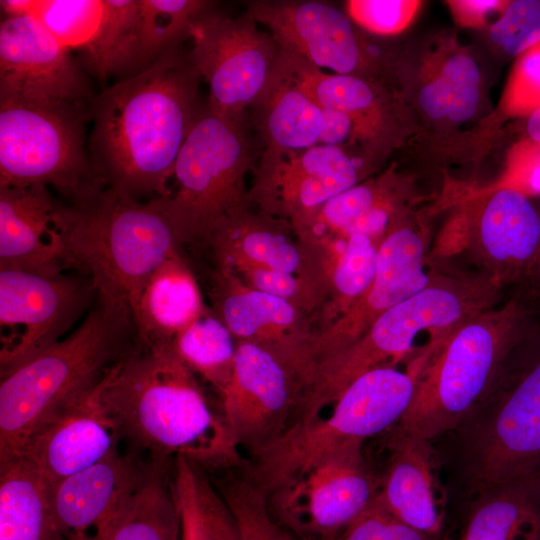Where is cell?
<instances>
[{
  "mask_svg": "<svg viewBox=\"0 0 540 540\" xmlns=\"http://www.w3.org/2000/svg\"><path fill=\"white\" fill-rule=\"evenodd\" d=\"M200 80L181 45L93 97L89 152L105 188L140 201L168 194L175 161L199 110Z\"/></svg>",
  "mask_w": 540,
  "mask_h": 540,
  "instance_id": "1",
  "label": "cell"
},
{
  "mask_svg": "<svg viewBox=\"0 0 540 540\" xmlns=\"http://www.w3.org/2000/svg\"><path fill=\"white\" fill-rule=\"evenodd\" d=\"M102 400L121 438L150 458L182 456L210 470L248 466L223 414L168 344L139 341L110 370Z\"/></svg>",
  "mask_w": 540,
  "mask_h": 540,
  "instance_id": "2",
  "label": "cell"
},
{
  "mask_svg": "<svg viewBox=\"0 0 540 540\" xmlns=\"http://www.w3.org/2000/svg\"><path fill=\"white\" fill-rule=\"evenodd\" d=\"M430 443L459 503L540 468V317L528 316L484 395Z\"/></svg>",
  "mask_w": 540,
  "mask_h": 540,
  "instance_id": "3",
  "label": "cell"
},
{
  "mask_svg": "<svg viewBox=\"0 0 540 540\" xmlns=\"http://www.w3.org/2000/svg\"><path fill=\"white\" fill-rule=\"evenodd\" d=\"M65 268L87 278L97 300L132 314L150 274L178 254L182 241L159 200L140 201L110 188L58 203L53 215Z\"/></svg>",
  "mask_w": 540,
  "mask_h": 540,
  "instance_id": "4",
  "label": "cell"
},
{
  "mask_svg": "<svg viewBox=\"0 0 540 540\" xmlns=\"http://www.w3.org/2000/svg\"><path fill=\"white\" fill-rule=\"evenodd\" d=\"M132 314L102 302L69 336L1 373L0 463L132 350Z\"/></svg>",
  "mask_w": 540,
  "mask_h": 540,
  "instance_id": "5",
  "label": "cell"
},
{
  "mask_svg": "<svg viewBox=\"0 0 540 540\" xmlns=\"http://www.w3.org/2000/svg\"><path fill=\"white\" fill-rule=\"evenodd\" d=\"M499 289L479 274L433 275L430 284L381 314L353 344L316 364L296 421L309 420L333 404L359 376L391 366L412 348L416 336L432 333L429 350L458 327L496 304Z\"/></svg>",
  "mask_w": 540,
  "mask_h": 540,
  "instance_id": "6",
  "label": "cell"
},
{
  "mask_svg": "<svg viewBox=\"0 0 540 540\" xmlns=\"http://www.w3.org/2000/svg\"><path fill=\"white\" fill-rule=\"evenodd\" d=\"M423 369L381 366L355 379L333 403L329 415L293 423L263 448L244 475L267 496L294 475L338 451L363 446L366 439L396 425L409 408Z\"/></svg>",
  "mask_w": 540,
  "mask_h": 540,
  "instance_id": "7",
  "label": "cell"
},
{
  "mask_svg": "<svg viewBox=\"0 0 540 540\" xmlns=\"http://www.w3.org/2000/svg\"><path fill=\"white\" fill-rule=\"evenodd\" d=\"M529 315L511 298L458 327L427 361L395 426L428 442L454 429L488 389Z\"/></svg>",
  "mask_w": 540,
  "mask_h": 540,
  "instance_id": "8",
  "label": "cell"
},
{
  "mask_svg": "<svg viewBox=\"0 0 540 540\" xmlns=\"http://www.w3.org/2000/svg\"><path fill=\"white\" fill-rule=\"evenodd\" d=\"M251 161L244 121L199 108L173 167L174 188L157 198L182 241L208 237L244 209Z\"/></svg>",
  "mask_w": 540,
  "mask_h": 540,
  "instance_id": "9",
  "label": "cell"
},
{
  "mask_svg": "<svg viewBox=\"0 0 540 540\" xmlns=\"http://www.w3.org/2000/svg\"><path fill=\"white\" fill-rule=\"evenodd\" d=\"M89 119L90 105L0 103V188L51 186L69 203L103 190L86 140Z\"/></svg>",
  "mask_w": 540,
  "mask_h": 540,
  "instance_id": "10",
  "label": "cell"
},
{
  "mask_svg": "<svg viewBox=\"0 0 540 540\" xmlns=\"http://www.w3.org/2000/svg\"><path fill=\"white\" fill-rule=\"evenodd\" d=\"M215 7L193 21L189 58L208 84L207 107L221 117L244 121L246 109L268 82L280 48L246 13L231 17Z\"/></svg>",
  "mask_w": 540,
  "mask_h": 540,
  "instance_id": "11",
  "label": "cell"
},
{
  "mask_svg": "<svg viewBox=\"0 0 540 540\" xmlns=\"http://www.w3.org/2000/svg\"><path fill=\"white\" fill-rule=\"evenodd\" d=\"M379 477L353 446L294 475L266 496L273 517L301 540H335L379 490Z\"/></svg>",
  "mask_w": 540,
  "mask_h": 540,
  "instance_id": "12",
  "label": "cell"
},
{
  "mask_svg": "<svg viewBox=\"0 0 540 540\" xmlns=\"http://www.w3.org/2000/svg\"><path fill=\"white\" fill-rule=\"evenodd\" d=\"M303 372L282 354L256 342L236 346L221 412L239 448L252 458L295 421L307 389Z\"/></svg>",
  "mask_w": 540,
  "mask_h": 540,
  "instance_id": "13",
  "label": "cell"
},
{
  "mask_svg": "<svg viewBox=\"0 0 540 540\" xmlns=\"http://www.w3.org/2000/svg\"><path fill=\"white\" fill-rule=\"evenodd\" d=\"M82 66L33 15L0 24V103L89 106Z\"/></svg>",
  "mask_w": 540,
  "mask_h": 540,
  "instance_id": "14",
  "label": "cell"
},
{
  "mask_svg": "<svg viewBox=\"0 0 540 540\" xmlns=\"http://www.w3.org/2000/svg\"><path fill=\"white\" fill-rule=\"evenodd\" d=\"M92 296V284L83 276L0 269L1 328L22 329L1 349V373L61 340Z\"/></svg>",
  "mask_w": 540,
  "mask_h": 540,
  "instance_id": "15",
  "label": "cell"
},
{
  "mask_svg": "<svg viewBox=\"0 0 540 540\" xmlns=\"http://www.w3.org/2000/svg\"><path fill=\"white\" fill-rule=\"evenodd\" d=\"M424 255L422 236L408 226L391 231L382 240L370 286L308 347L315 366L349 347L381 314L430 284L433 275L424 271Z\"/></svg>",
  "mask_w": 540,
  "mask_h": 540,
  "instance_id": "16",
  "label": "cell"
},
{
  "mask_svg": "<svg viewBox=\"0 0 540 540\" xmlns=\"http://www.w3.org/2000/svg\"><path fill=\"white\" fill-rule=\"evenodd\" d=\"M245 13L265 26L279 48L334 74L355 75L365 52L349 16L324 1L256 0Z\"/></svg>",
  "mask_w": 540,
  "mask_h": 540,
  "instance_id": "17",
  "label": "cell"
},
{
  "mask_svg": "<svg viewBox=\"0 0 540 540\" xmlns=\"http://www.w3.org/2000/svg\"><path fill=\"white\" fill-rule=\"evenodd\" d=\"M109 372L40 428L24 447L21 456L48 486L119 450V429L102 400Z\"/></svg>",
  "mask_w": 540,
  "mask_h": 540,
  "instance_id": "18",
  "label": "cell"
},
{
  "mask_svg": "<svg viewBox=\"0 0 540 540\" xmlns=\"http://www.w3.org/2000/svg\"><path fill=\"white\" fill-rule=\"evenodd\" d=\"M362 162L344 146L317 144L287 153H261L254 195L268 211L292 219L355 186Z\"/></svg>",
  "mask_w": 540,
  "mask_h": 540,
  "instance_id": "19",
  "label": "cell"
},
{
  "mask_svg": "<svg viewBox=\"0 0 540 540\" xmlns=\"http://www.w3.org/2000/svg\"><path fill=\"white\" fill-rule=\"evenodd\" d=\"M146 463L113 452L98 463L48 486L55 520L66 540H102L138 487Z\"/></svg>",
  "mask_w": 540,
  "mask_h": 540,
  "instance_id": "20",
  "label": "cell"
},
{
  "mask_svg": "<svg viewBox=\"0 0 540 540\" xmlns=\"http://www.w3.org/2000/svg\"><path fill=\"white\" fill-rule=\"evenodd\" d=\"M467 249L480 276L499 290L514 286L540 251V215L522 191L504 187L486 203Z\"/></svg>",
  "mask_w": 540,
  "mask_h": 540,
  "instance_id": "21",
  "label": "cell"
},
{
  "mask_svg": "<svg viewBox=\"0 0 540 540\" xmlns=\"http://www.w3.org/2000/svg\"><path fill=\"white\" fill-rule=\"evenodd\" d=\"M57 205L44 185L0 188V269L62 273V244L52 224Z\"/></svg>",
  "mask_w": 540,
  "mask_h": 540,
  "instance_id": "22",
  "label": "cell"
},
{
  "mask_svg": "<svg viewBox=\"0 0 540 540\" xmlns=\"http://www.w3.org/2000/svg\"><path fill=\"white\" fill-rule=\"evenodd\" d=\"M389 458L379 477L378 496L406 525L437 537L444 512L435 496V456L430 442L410 436L395 425L389 429Z\"/></svg>",
  "mask_w": 540,
  "mask_h": 540,
  "instance_id": "23",
  "label": "cell"
},
{
  "mask_svg": "<svg viewBox=\"0 0 540 540\" xmlns=\"http://www.w3.org/2000/svg\"><path fill=\"white\" fill-rule=\"evenodd\" d=\"M250 109L263 142L262 153L287 154L319 144L322 107L301 85L281 48L268 82Z\"/></svg>",
  "mask_w": 540,
  "mask_h": 540,
  "instance_id": "24",
  "label": "cell"
},
{
  "mask_svg": "<svg viewBox=\"0 0 540 540\" xmlns=\"http://www.w3.org/2000/svg\"><path fill=\"white\" fill-rule=\"evenodd\" d=\"M202 314L196 281L177 254L160 264L146 280L133 322L140 342L163 345L170 344Z\"/></svg>",
  "mask_w": 540,
  "mask_h": 540,
  "instance_id": "25",
  "label": "cell"
},
{
  "mask_svg": "<svg viewBox=\"0 0 540 540\" xmlns=\"http://www.w3.org/2000/svg\"><path fill=\"white\" fill-rule=\"evenodd\" d=\"M460 540H540V468L465 503Z\"/></svg>",
  "mask_w": 540,
  "mask_h": 540,
  "instance_id": "26",
  "label": "cell"
},
{
  "mask_svg": "<svg viewBox=\"0 0 540 540\" xmlns=\"http://www.w3.org/2000/svg\"><path fill=\"white\" fill-rule=\"evenodd\" d=\"M0 540H66L50 506L48 485L21 455L0 463Z\"/></svg>",
  "mask_w": 540,
  "mask_h": 540,
  "instance_id": "27",
  "label": "cell"
},
{
  "mask_svg": "<svg viewBox=\"0 0 540 540\" xmlns=\"http://www.w3.org/2000/svg\"><path fill=\"white\" fill-rule=\"evenodd\" d=\"M169 459L150 458L138 487L102 540H180V515Z\"/></svg>",
  "mask_w": 540,
  "mask_h": 540,
  "instance_id": "28",
  "label": "cell"
},
{
  "mask_svg": "<svg viewBox=\"0 0 540 540\" xmlns=\"http://www.w3.org/2000/svg\"><path fill=\"white\" fill-rule=\"evenodd\" d=\"M80 53L84 69L102 83L141 71L139 0H104L100 25Z\"/></svg>",
  "mask_w": 540,
  "mask_h": 540,
  "instance_id": "29",
  "label": "cell"
},
{
  "mask_svg": "<svg viewBox=\"0 0 540 540\" xmlns=\"http://www.w3.org/2000/svg\"><path fill=\"white\" fill-rule=\"evenodd\" d=\"M173 463L180 540H241L232 513L205 469L182 456Z\"/></svg>",
  "mask_w": 540,
  "mask_h": 540,
  "instance_id": "30",
  "label": "cell"
},
{
  "mask_svg": "<svg viewBox=\"0 0 540 540\" xmlns=\"http://www.w3.org/2000/svg\"><path fill=\"white\" fill-rule=\"evenodd\" d=\"M193 373L200 374L221 393L227 385L236 347L228 328L213 317H200L168 344Z\"/></svg>",
  "mask_w": 540,
  "mask_h": 540,
  "instance_id": "31",
  "label": "cell"
},
{
  "mask_svg": "<svg viewBox=\"0 0 540 540\" xmlns=\"http://www.w3.org/2000/svg\"><path fill=\"white\" fill-rule=\"evenodd\" d=\"M479 87L476 62L466 54H455L445 62L438 77L423 86L418 101L431 118L463 122L475 114Z\"/></svg>",
  "mask_w": 540,
  "mask_h": 540,
  "instance_id": "32",
  "label": "cell"
},
{
  "mask_svg": "<svg viewBox=\"0 0 540 540\" xmlns=\"http://www.w3.org/2000/svg\"><path fill=\"white\" fill-rule=\"evenodd\" d=\"M216 5L208 0H139L142 69L181 46L193 21Z\"/></svg>",
  "mask_w": 540,
  "mask_h": 540,
  "instance_id": "33",
  "label": "cell"
},
{
  "mask_svg": "<svg viewBox=\"0 0 540 540\" xmlns=\"http://www.w3.org/2000/svg\"><path fill=\"white\" fill-rule=\"evenodd\" d=\"M219 302L222 323L241 338L271 337L272 332L290 325L295 311L287 301L258 290L229 289Z\"/></svg>",
  "mask_w": 540,
  "mask_h": 540,
  "instance_id": "34",
  "label": "cell"
},
{
  "mask_svg": "<svg viewBox=\"0 0 540 540\" xmlns=\"http://www.w3.org/2000/svg\"><path fill=\"white\" fill-rule=\"evenodd\" d=\"M236 522L241 540H301L271 514L265 494L244 474L215 483Z\"/></svg>",
  "mask_w": 540,
  "mask_h": 540,
  "instance_id": "35",
  "label": "cell"
},
{
  "mask_svg": "<svg viewBox=\"0 0 540 540\" xmlns=\"http://www.w3.org/2000/svg\"><path fill=\"white\" fill-rule=\"evenodd\" d=\"M104 13V0H42L32 10L63 46L82 50L95 35Z\"/></svg>",
  "mask_w": 540,
  "mask_h": 540,
  "instance_id": "36",
  "label": "cell"
},
{
  "mask_svg": "<svg viewBox=\"0 0 540 540\" xmlns=\"http://www.w3.org/2000/svg\"><path fill=\"white\" fill-rule=\"evenodd\" d=\"M381 197L377 186L367 183L356 184L330 198L318 208L294 218L293 221L315 232L331 231L344 236Z\"/></svg>",
  "mask_w": 540,
  "mask_h": 540,
  "instance_id": "37",
  "label": "cell"
},
{
  "mask_svg": "<svg viewBox=\"0 0 540 540\" xmlns=\"http://www.w3.org/2000/svg\"><path fill=\"white\" fill-rule=\"evenodd\" d=\"M378 247L363 234L346 237L333 271L334 285L346 300L345 310L370 286L377 268ZM344 310V311H345Z\"/></svg>",
  "mask_w": 540,
  "mask_h": 540,
  "instance_id": "38",
  "label": "cell"
},
{
  "mask_svg": "<svg viewBox=\"0 0 540 540\" xmlns=\"http://www.w3.org/2000/svg\"><path fill=\"white\" fill-rule=\"evenodd\" d=\"M494 44L508 55H520L540 43V1L508 2L501 17L491 25Z\"/></svg>",
  "mask_w": 540,
  "mask_h": 540,
  "instance_id": "39",
  "label": "cell"
},
{
  "mask_svg": "<svg viewBox=\"0 0 540 540\" xmlns=\"http://www.w3.org/2000/svg\"><path fill=\"white\" fill-rule=\"evenodd\" d=\"M335 540H438L397 519L378 494Z\"/></svg>",
  "mask_w": 540,
  "mask_h": 540,
  "instance_id": "40",
  "label": "cell"
},
{
  "mask_svg": "<svg viewBox=\"0 0 540 540\" xmlns=\"http://www.w3.org/2000/svg\"><path fill=\"white\" fill-rule=\"evenodd\" d=\"M419 6V1L409 0H350L346 2V11L364 30L389 36L404 30Z\"/></svg>",
  "mask_w": 540,
  "mask_h": 540,
  "instance_id": "41",
  "label": "cell"
},
{
  "mask_svg": "<svg viewBox=\"0 0 540 540\" xmlns=\"http://www.w3.org/2000/svg\"><path fill=\"white\" fill-rule=\"evenodd\" d=\"M510 115H530L540 108V43L521 54L502 97Z\"/></svg>",
  "mask_w": 540,
  "mask_h": 540,
  "instance_id": "42",
  "label": "cell"
},
{
  "mask_svg": "<svg viewBox=\"0 0 540 540\" xmlns=\"http://www.w3.org/2000/svg\"><path fill=\"white\" fill-rule=\"evenodd\" d=\"M245 267L255 290L287 299L297 289V281L292 274L246 263Z\"/></svg>",
  "mask_w": 540,
  "mask_h": 540,
  "instance_id": "43",
  "label": "cell"
},
{
  "mask_svg": "<svg viewBox=\"0 0 540 540\" xmlns=\"http://www.w3.org/2000/svg\"><path fill=\"white\" fill-rule=\"evenodd\" d=\"M353 131V121L346 112L334 107H322L319 144L345 146L351 142Z\"/></svg>",
  "mask_w": 540,
  "mask_h": 540,
  "instance_id": "44",
  "label": "cell"
},
{
  "mask_svg": "<svg viewBox=\"0 0 540 540\" xmlns=\"http://www.w3.org/2000/svg\"><path fill=\"white\" fill-rule=\"evenodd\" d=\"M513 287L511 298L530 315L540 317V251Z\"/></svg>",
  "mask_w": 540,
  "mask_h": 540,
  "instance_id": "45",
  "label": "cell"
},
{
  "mask_svg": "<svg viewBox=\"0 0 540 540\" xmlns=\"http://www.w3.org/2000/svg\"><path fill=\"white\" fill-rule=\"evenodd\" d=\"M448 3L456 20L464 26L472 27L483 25L491 11L507 5V2L496 0H461Z\"/></svg>",
  "mask_w": 540,
  "mask_h": 540,
  "instance_id": "46",
  "label": "cell"
},
{
  "mask_svg": "<svg viewBox=\"0 0 540 540\" xmlns=\"http://www.w3.org/2000/svg\"><path fill=\"white\" fill-rule=\"evenodd\" d=\"M35 0H1L0 6L5 18L31 15Z\"/></svg>",
  "mask_w": 540,
  "mask_h": 540,
  "instance_id": "47",
  "label": "cell"
},
{
  "mask_svg": "<svg viewBox=\"0 0 540 540\" xmlns=\"http://www.w3.org/2000/svg\"><path fill=\"white\" fill-rule=\"evenodd\" d=\"M527 133L533 142L540 144V108L529 115Z\"/></svg>",
  "mask_w": 540,
  "mask_h": 540,
  "instance_id": "48",
  "label": "cell"
}]
</instances>
